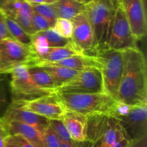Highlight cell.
Instances as JSON below:
<instances>
[{"mask_svg":"<svg viewBox=\"0 0 147 147\" xmlns=\"http://www.w3.org/2000/svg\"><path fill=\"white\" fill-rule=\"evenodd\" d=\"M4 74H0V110L7 108L9 102V92Z\"/></svg>","mask_w":147,"mask_h":147,"instance_id":"obj_31","label":"cell"},{"mask_svg":"<svg viewBox=\"0 0 147 147\" xmlns=\"http://www.w3.org/2000/svg\"><path fill=\"white\" fill-rule=\"evenodd\" d=\"M40 33H41L45 36L46 40H47L49 46L51 48L65 47L71 43L70 39L62 37L58 33H56L53 28H49L44 31L40 32Z\"/></svg>","mask_w":147,"mask_h":147,"instance_id":"obj_24","label":"cell"},{"mask_svg":"<svg viewBox=\"0 0 147 147\" xmlns=\"http://www.w3.org/2000/svg\"><path fill=\"white\" fill-rule=\"evenodd\" d=\"M55 92L67 93H106L101 73L97 67H90L80 71L76 76Z\"/></svg>","mask_w":147,"mask_h":147,"instance_id":"obj_7","label":"cell"},{"mask_svg":"<svg viewBox=\"0 0 147 147\" xmlns=\"http://www.w3.org/2000/svg\"><path fill=\"white\" fill-rule=\"evenodd\" d=\"M76 55L84 54L79 51L72 43V42L70 44L65 47H50L44 55L35 59L31 66H38V65L45 64V63H53V62L58 61L62 59L76 56Z\"/></svg>","mask_w":147,"mask_h":147,"instance_id":"obj_17","label":"cell"},{"mask_svg":"<svg viewBox=\"0 0 147 147\" xmlns=\"http://www.w3.org/2000/svg\"><path fill=\"white\" fill-rule=\"evenodd\" d=\"M4 147H38L20 135H8L4 141Z\"/></svg>","mask_w":147,"mask_h":147,"instance_id":"obj_28","label":"cell"},{"mask_svg":"<svg viewBox=\"0 0 147 147\" xmlns=\"http://www.w3.org/2000/svg\"><path fill=\"white\" fill-rule=\"evenodd\" d=\"M61 120L73 141L78 142L87 141L88 116L79 112L67 110Z\"/></svg>","mask_w":147,"mask_h":147,"instance_id":"obj_15","label":"cell"},{"mask_svg":"<svg viewBox=\"0 0 147 147\" xmlns=\"http://www.w3.org/2000/svg\"><path fill=\"white\" fill-rule=\"evenodd\" d=\"M143 1H144V2L145 5H146V0H143Z\"/></svg>","mask_w":147,"mask_h":147,"instance_id":"obj_43","label":"cell"},{"mask_svg":"<svg viewBox=\"0 0 147 147\" xmlns=\"http://www.w3.org/2000/svg\"><path fill=\"white\" fill-rule=\"evenodd\" d=\"M57 0H44L45 3H46V4H53Z\"/></svg>","mask_w":147,"mask_h":147,"instance_id":"obj_40","label":"cell"},{"mask_svg":"<svg viewBox=\"0 0 147 147\" xmlns=\"http://www.w3.org/2000/svg\"><path fill=\"white\" fill-rule=\"evenodd\" d=\"M131 143V140H130L126 135H125L113 147H130Z\"/></svg>","mask_w":147,"mask_h":147,"instance_id":"obj_36","label":"cell"},{"mask_svg":"<svg viewBox=\"0 0 147 147\" xmlns=\"http://www.w3.org/2000/svg\"><path fill=\"white\" fill-rule=\"evenodd\" d=\"M1 123L9 135H20L38 147L43 146L42 131L35 127L16 120H4L1 118Z\"/></svg>","mask_w":147,"mask_h":147,"instance_id":"obj_16","label":"cell"},{"mask_svg":"<svg viewBox=\"0 0 147 147\" xmlns=\"http://www.w3.org/2000/svg\"><path fill=\"white\" fill-rule=\"evenodd\" d=\"M126 135L116 118L109 116L100 141V147H113Z\"/></svg>","mask_w":147,"mask_h":147,"instance_id":"obj_18","label":"cell"},{"mask_svg":"<svg viewBox=\"0 0 147 147\" xmlns=\"http://www.w3.org/2000/svg\"><path fill=\"white\" fill-rule=\"evenodd\" d=\"M1 115H0V120H1Z\"/></svg>","mask_w":147,"mask_h":147,"instance_id":"obj_44","label":"cell"},{"mask_svg":"<svg viewBox=\"0 0 147 147\" xmlns=\"http://www.w3.org/2000/svg\"><path fill=\"white\" fill-rule=\"evenodd\" d=\"M30 4H37L45 3L44 0H24Z\"/></svg>","mask_w":147,"mask_h":147,"instance_id":"obj_37","label":"cell"},{"mask_svg":"<svg viewBox=\"0 0 147 147\" xmlns=\"http://www.w3.org/2000/svg\"><path fill=\"white\" fill-rule=\"evenodd\" d=\"M32 22L33 29L34 33L44 31L49 28H52V25L45 17L37 14V12L32 10Z\"/></svg>","mask_w":147,"mask_h":147,"instance_id":"obj_30","label":"cell"},{"mask_svg":"<svg viewBox=\"0 0 147 147\" xmlns=\"http://www.w3.org/2000/svg\"><path fill=\"white\" fill-rule=\"evenodd\" d=\"M90 147H100V139L98 141H95V142L92 143V145Z\"/></svg>","mask_w":147,"mask_h":147,"instance_id":"obj_38","label":"cell"},{"mask_svg":"<svg viewBox=\"0 0 147 147\" xmlns=\"http://www.w3.org/2000/svg\"><path fill=\"white\" fill-rule=\"evenodd\" d=\"M132 33L136 40L143 38L146 34V5L143 0H119Z\"/></svg>","mask_w":147,"mask_h":147,"instance_id":"obj_12","label":"cell"},{"mask_svg":"<svg viewBox=\"0 0 147 147\" xmlns=\"http://www.w3.org/2000/svg\"><path fill=\"white\" fill-rule=\"evenodd\" d=\"M71 20L73 25L70 38L75 47L86 56L93 57L98 52L93 29L86 11L82 12Z\"/></svg>","mask_w":147,"mask_h":147,"instance_id":"obj_9","label":"cell"},{"mask_svg":"<svg viewBox=\"0 0 147 147\" xmlns=\"http://www.w3.org/2000/svg\"><path fill=\"white\" fill-rule=\"evenodd\" d=\"M1 119L4 120H16L24 122L35 127L42 132L49 125V120L24 109L20 102L14 101H11L7 106L4 115L1 116Z\"/></svg>","mask_w":147,"mask_h":147,"instance_id":"obj_14","label":"cell"},{"mask_svg":"<svg viewBox=\"0 0 147 147\" xmlns=\"http://www.w3.org/2000/svg\"><path fill=\"white\" fill-rule=\"evenodd\" d=\"M52 28L65 38L70 39L73 35V25L70 20L57 18Z\"/></svg>","mask_w":147,"mask_h":147,"instance_id":"obj_27","label":"cell"},{"mask_svg":"<svg viewBox=\"0 0 147 147\" xmlns=\"http://www.w3.org/2000/svg\"><path fill=\"white\" fill-rule=\"evenodd\" d=\"M10 93L14 102H25L51 94L39 87L30 77L27 66L20 65L9 73Z\"/></svg>","mask_w":147,"mask_h":147,"instance_id":"obj_5","label":"cell"},{"mask_svg":"<svg viewBox=\"0 0 147 147\" xmlns=\"http://www.w3.org/2000/svg\"><path fill=\"white\" fill-rule=\"evenodd\" d=\"M42 138L44 147H60V140L49 125L43 131Z\"/></svg>","mask_w":147,"mask_h":147,"instance_id":"obj_29","label":"cell"},{"mask_svg":"<svg viewBox=\"0 0 147 147\" xmlns=\"http://www.w3.org/2000/svg\"><path fill=\"white\" fill-rule=\"evenodd\" d=\"M6 16L15 20L29 35L34 34L32 22V10L24 0H11L1 7Z\"/></svg>","mask_w":147,"mask_h":147,"instance_id":"obj_13","label":"cell"},{"mask_svg":"<svg viewBox=\"0 0 147 147\" xmlns=\"http://www.w3.org/2000/svg\"><path fill=\"white\" fill-rule=\"evenodd\" d=\"M6 38H12L7 30L6 25V15L0 9V41Z\"/></svg>","mask_w":147,"mask_h":147,"instance_id":"obj_32","label":"cell"},{"mask_svg":"<svg viewBox=\"0 0 147 147\" xmlns=\"http://www.w3.org/2000/svg\"><path fill=\"white\" fill-rule=\"evenodd\" d=\"M27 69L30 77L39 87L50 93L55 92L57 86L45 69L38 66H27Z\"/></svg>","mask_w":147,"mask_h":147,"instance_id":"obj_21","label":"cell"},{"mask_svg":"<svg viewBox=\"0 0 147 147\" xmlns=\"http://www.w3.org/2000/svg\"><path fill=\"white\" fill-rule=\"evenodd\" d=\"M91 1V0H84V4H87V3H88L89 1Z\"/></svg>","mask_w":147,"mask_h":147,"instance_id":"obj_41","label":"cell"},{"mask_svg":"<svg viewBox=\"0 0 147 147\" xmlns=\"http://www.w3.org/2000/svg\"><path fill=\"white\" fill-rule=\"evenodd\" d=\"M24 109L47 120H61L67 111L55 92L25 102H18Z\"/></svg>","mask_w":147,"mask_h":147,"instance_id":"obj_10","label":"cell"},{"mask_svg":"<svg viewBox=\"0 0 147 147\" xmlns=\"http://www.w3.org/2000/svg\"><path fill=\"white\" fill-rule=\"evenodd\" d=\"M8 135L7 130L3 126L1 121L0 120V147H4V141Z\"/></svg>","mask_w":147,"mask_h":147,"instance_id":"obj_35","label":"cell"},{"mask_svg":"<svg viewBox=\"0 0 147 147\" xmlns=\"http://www.w3.org/2000/svg\"><path fill=\"white\" fill-rule=\"evenodd\" d=\"M136 41L123 8L119 4L115 13L106 48L119 51L138 48Z\"/></svg>","mask_w":147,"mask_h":147,"instance_id":"obj_8","label":"cell"},{"mask_svg":"<svg viewBox=\"0 0 147 147\" xmlns=\"http://www.w3.org/2000/svg\"><path fill=\"white\" fill-rule=\"evenodd\" d=\"M130 147H147V135L140 139L132 141Z\"/></svg>","mask_w":147,"mask_h":147,"instance_id":"obj_34","label":"cell"},{"mask_svg":"<svg viewBox=\"0 0 147 147\" xmlns=\"http://www.w3.org/2000/svg\"><path fill=\"white\" fill-rule=\"evenodd\" d=\"M6 25L11 37L17 42L30 48L32 35H29L15 20L6 16Z\"/></svg>","mask_w":147,"mask_h":147,"instance_id":"obj_23","label":"cell"},{"mask_svg":"<svg viewBox=\"0 0 147 147\" xmlns=\"http://www.w3.org/2000/svg\"><path fill=\"white\" fill-rule=\"evenodd\" d=\"M117 100L131 107L147 105L146 61L139 48L123 51V70Z\"/></svg>","mask_w":147,"mask_h":147,"instance_id":"obj_1","label":"cell"},{"mask_svg":"<svg viewBox=\"0 0 147 147\" xmlns=\"http://www.w3.org/2000/svg\"><path fill=\"white\" fill-rule=\"evenodd\" d=\"M116 118L126 136L132 141L147 135V105L131 107L127 114Z\"/></svg>","mask_w":147,"mask_h":147,"instance_id":"obj_11","label":"cell"},{"mask_svg":"<svg viewBox=\"0 0 147 147\" xmlns=\"http://www.w3.org/2000/svg\"><path fill=\"white\" fill-rule=\"evenodd\" d=\"M38 66L42 68L50 75L57 86V89L71 80L80 71L68 69V68L51 66V65H40Z\"/></svg>","mask_w":147,"mask_h":147,"instance_id":"obj_22","label":"cell"},{"mask_svg":"<svg viewBox=\"0 0 147 147\" xmlns=\"http://www.w3.org/2000/svg\"><path fill=\"white\" fill-rule=\"evenodd\" d=\"M49 125L55 133L60 141L67 143L70 145H73L76 142L70 138L67 129L61 120H49Z\"/></svg>","mask_w":147,"mask_h":147,"instance_id":"obj_26","label":"cell"},{"mask_svg":"<svg viewBox=\"0 0 147 147\" xmlns=\"http://www.w3.org/2000/svg\"><path fill=\"white\" fill-rule=\"evenodd\" d=\"M30 5L33 11L45 17L51 24L52 27H53V24H55L56 20L57 19V16L55 10H54L51 4L42 3V4H30Z\"/></svg>","mask_w":147,"mask_h":147,"instance_id":"obj_25","label":"cell"},{"mask_svg":"<svg viewBox=\"0 0 147 147\" xmlns=\"http://www.w3.org/2000/svg\"><path fill=\"white\" fill-rule=\"evenodd\" d=\"M119 4V0H91L85 4V11L93 29L98 51L106 49L115 13Z\"/></svg>","mask_w":147,"mask_h":147,"instance_id":"obj_3","label":"cell"},{"mask_svg":"<svg viewBox=\"0 0 147 147\" xmlns=\"http://www.w3.org/2000/svg\"><path fill=\"white\" fill-rule=\"evenodd\" d=\"M93 57L101 73L105 92L117 100L123 70V51L103 49L98 50Z\"/></svg>","mask_w":147,"mask_h":147,"instance_id":"obj_4","label":"cell"},{"mask_svg":"<svg viewBox=\"0 0 147 147\" xmlns=\"http://www.w3.org/2000/svg\"><path fill=\"white\" fill-rule=\"evenodd\" d=\"M33 56L28 48L13 38L0 41V74H9L20 65L31 66Z\"/></svg>","mask_w":147,"mask_h":147,"instance_id":"obj_6","label":"cell"},{"mask_svg":"<svg viewBox=\"0 0 147 147\" xmlns=\"http://www.w3.org/2000/svg\"><path fill=\"white\" fill-rule=\"evenodd\" d=\"M11 1V0H0V8L2 7L3 5H4L5 4H7L9 1Z\"/></svg>","mask_w":147,"mask_h":147,"instance_id":"obj_39","label":"cell"},{"mask_svg":"<svg viewBox=\"0 0 147 147\" xmlns=\"http://www.w3.org/2000/svg\"><path fill=\"white\" fill-rule=\"evenodd\" d=\"M92 143L93 142L87 140V141H82V142L76 141L75 143V144L70 145V144H67V143H65L60 141V147H90L92 145Z\"/></svg>","mask_w":147,"mask_h":147,"instance_id":"obj_33","label":"cell"},{"mask_svg":"<svg viewBox=\"0 0 147 147\" xmlns=\"http://www.w3.org/2000/svg\"><path fill=\"white\" fill-rule=\"evenodd\" d=\"M51 4L55 10L57 18L72 20L85 11V4L76 0H57Z\"/></svg>","mask_w":147,"mask_h":147,"instance_id":"obj_19","label":"cell"},{"mask_svg":"<svg viewBox=\"0 0 147 147\" xmlns=\"http://www.w3.org/2000/svg\"><path fill=\"white\" fill-rule=\"evenodd\" d=\"M76 1H79V2L83 3V4H84V0H76Z\"/></svg>","mask_w":147,"mask_h":147,"instance_id":"obj_42","label":"cell"},{"mask_svg":"<svg viewBox=\"0 0 147 147\" xmlns=\"http://www.w3.org/2000/svg\"><path fill=\"white\" fill-rule=\"evenodd\" d=\"M42 65L62 66V67L68 68V69L78 71H82L83 69L90 67L98 68L97 63L95 61L94 58L86 56V55H76V56H70V57L62 59L58 61ZM38 66H40V65H38Z\"/></svg>","mask_w":147,"mask_h":147,"instance_id":"obj_20","label":"cell"},{"mask_svg":"<svg viewBox=\"0 0 147 147\" xmlns=\"http://www.w3.org/2000/svg\"><path fill=\"white\" fill-rule=\"evenodd\" d=\"M55 93L67 110L86 116L104 115L113 117L118 102L106 93Z\"/></svg>","mask_w":147,"mask_h":147,"instance_id":"obj_2","label":"cell"}]
</instances>
